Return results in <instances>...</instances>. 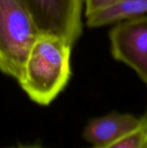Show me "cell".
I'll return each mask as SVG.
<instances>
[{
    "label": "cell",
    "instance_id": "6da1fadb",
    "mask_svg": "<svg viewBox=\"0 0 147 148\" xmlns=\"http://www.w3.org/2000/svg\"><path fill=\"white\" fill-rule=\"evenodd\" d=\"M71 45L62 38L40 34L27 56L18 82L29 97L49 105L67 85L70 75Z\"/></svg>",
    "mask_w": 147,
    "mask_h": 148
},
{
    "label": "cell",
    "instance_id": "7a4b0ae2",
    "mask_svg": "<svg viewBox=\"0 0 147 148\" xmlns=\"http://www.w3.org/2000/svg\"><path fill=\"white\" fill-rule=\"evenodd\" d=\"M39 35L18 0H0V70L18 81Z\"/></svg>",
    "mask_w": 147,
    "mask_h": 148
},
{
    "label": "cell",
    "instance_id": "3957f363",
    "mask_svg": "<svg viewBox=\"0 0 147 148\" xmlns=\"http://www.w3.org/2000/svg\"><path fill=\"white\" fill-rule=\"evenodd\" d=\"M40 34L52 35L73 45L82 31L83 0H18Z\"/></svg>",
    "mask_w": 147,
    "mask_h": 148
},
{
    "label": "cell",
    "instance_id": "277c9868",
    "mask_svg": "<svg viewBox=\"0 0 147 148\" xmlns=\"http://www.w3.org/2000/svg\"><path fill=\"white\" fill-rule=\"evenodd\" d=\"M109 39L113 58L133 69L147 85V14L117 23Z\"/></svg>",
    "mask_w": 147,
    "mask_h": 148
},
{
    "label": "cell",
    "instance_id": "5b68a950",
    "mask_svg": "<svg viewBox=\"0 0 147 148\" xmlns=\"http://www.w3.org/2000/svg\"><path fill=\"white\" fill-rule=\"evenodd\" d=\"M139 122V118L132 114H109L90 121L83 132V138L94 147L111 148Z\"/></svg>",
    "mask_w": 147,
    "mask_h": 148
},
{
    "label": "cell",
    "instance_id": "8992f818",
    "mask_svg": "<svg viewBox=\"0 0 147 148\" xmlns=\"http://www.w3.org/2000/svg\"><path fill=\"white\" fill-rule=\"evenodd\" d=\"M147 14V0H119L87 16L89 27L97 28Z\"/></svg>",
    "mask_w": 147,
    "mask_h": 148
},
{
    "label": "cell",
    "instance_id": "52a82bcc",
    "mask_svg": "<svg viewBox=\"0 0 147 148\" xmlns=\"http://www.w3.org/2000/svg\"><path fill=\"white\" fill-rule=\"evenodd\" d=\"M111 148H147V114L139 118V124Z\"/></svg>",
    "mask_w": 147,
    "mask_h": 148
},
{
    "label": "cell",
    "instance_id": "ba28073f",
    "mask_svg": "<svg viewBox=\"0 0 147 148\" xmlns=\"http://www.w3.org/2000/svg\"><path fill=\"white\" fill-rule=\"evenodd\" d=\"M119 0H85L86 3V16L103 10L115 3Z\"/></svg>",
    "mask_w": 147,
    "mask_h": 148
}]
</instances>
